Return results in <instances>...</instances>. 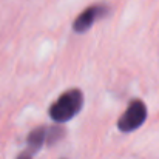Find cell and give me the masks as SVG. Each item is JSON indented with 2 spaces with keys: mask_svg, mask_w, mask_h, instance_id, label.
Wrapping results in <instances>:
<instances>
[{
  "mask_svg": "<svg viewBox=\"0 0 159 159\" xmlns=\"http://www.w3.org/2000/svg\"><path fill=\"white\" fill-rule=\"evenodd\" d=\"M17 159H33V156H31V153H30V152H23V153H20V155H19V158Z\"/></svg>",
  "mask_w": 159,
  "mask_h": 159,
  "instance_id": "cell-6",
  "label": "cell"
},
{
  "mask_svg": "<svg viewBox=\"0 0 159 159\" xmlns=\"http://www.w3.org/2000/svg\"><path fill=\"white\" fill-rule=\"evenodd\" d=\"M108 11V8L104 5H94V6H90L87 8L73 23V28L74 31L77 33H85L91 28V25L102 16H105V12Z\"/></svg>",
  "mask_w": 159,
  "mask_h": 159,
  "instance_id": "cell-3",
  "label": "cell"
},
{
  "mask_svg": "<svg viewBox=\"0 0 159 159\" xmlns=\"http://www.w3.org/2000/svg\"><path fill=\"white\" fill-rule=\"evenodd\" d=\"M63 134H65V131H63V128L62 127H53V128H50L48 130V134H47V144H50V145H53L56 142H59L62 138H63Z\"/></svg>",
  "mask_w": 159,
  "mask_h": 159,
  "instance_id": "cell-5",
  "label": "cell"
},
{
  "mask_svg": "<svg viewBox=\"0 0 159 159\" xmlns=\"http://www.w3.org/2000/svg\"><path fill=\"white\" fill-rule=\"evenodd\" d=\"M47 134H48V128L45 127H37L34 128L30 136H28V148H30V153H36L40 150V147L43 145V142H47Z\"/></svg>",
  "mask_w": 159,
  "mask_h": 159,
  "instance_id": "cell-4",
  "label": "cell"
},
{
  "mask_svg": "<svg viewBox=\"0 0 159 159\" xmlns=\"http://www.w3.org/2000/svg\"><path fill=\"white\" fill-rule=\"evenodd\" d=\"M147 119V107L142 101L134 99L131 101V104L125 110V113L119 117L117 127L120 131H133L136 128H139Z\"/></svg>",
  "mask_w": 159,
  "mask_h": 159,
  "instance_id": "cell-2",
  "label": "cell"
},
{
  "mask_svg": "<svg viewBox=\"0 0 159 159\" xmlns=\"http://www.w3.org/2000/svg\"><path fill=\"white\" fill-rule=\"evenodd\" d=\"M84 105V94L80 90L74 88L66 93H63L56 104L50 108V116L56 122H66L71 117H74Z\"/></svg>",
  "mask_w": 159,
  "mask_h": 159,
  "instance_id": "cell-1",
  "label": "cell"
}]
</instances>
